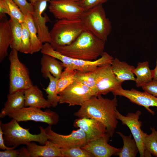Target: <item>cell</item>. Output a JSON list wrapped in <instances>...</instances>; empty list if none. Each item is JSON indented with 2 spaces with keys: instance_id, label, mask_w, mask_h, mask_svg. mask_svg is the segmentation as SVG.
Here are the masks:
<instances>
[{
  "instance_id": "obj_1",
  "label": "cell",
  "mask_w": 157,
  "mask_h": 157,
  "mask_svg": "<svg viewBox=\"0 0 157 157\" xmlns=\"http://www.w3.org/2000/svg\"><path fill=\"white\" fill-rule=\"evenodd\" d=\"M117 102L116 96L110 99L101 95L93 96L81 106L74 115L79 118L85 117L101 122L112 137L118 123L116 115Z\"/></svg>"
},
{
  "instance_id": "obj_2",
  "label": "cell",
  "mask_w": 157,
  "mask_h": 157,
  "mask_svg": "<svg viewBox=\"0 0 157 157\" xmlns=\"http://www.w3.org/2000/svg\"><path fill=\"white\" fill-rule=\"evenodd\" d=\"M105 42L85 29L71 44L57 47L55 49L72 58L92 61L102 55Z\"/></svg>"
},
{
  "instance_id": "obj_3",
  "label": "cell",
  "mask_w": 157,
  "mask_h": 157,
  "mask_svg": "<svg viewBox=\"0 0 157 157\" xmlns=\"http://www.w3.org/2000/svg\"><path fill=\"white\" fill-rule=\"evenodd\" d=\"M18 122L13 118L6 123H3L0 121V127L3 132L4 143L6 146L16 148L20 145H27L32 142L44 145L48 140L45 129L42 127H39V133L33 134L29 132V129L22 127Z\"/></svg>"
},
{
  "instance_id": "obj_4",
  "label": "cell",
  "mask_w": 157,
  "mask_h": 157,
  "mask_svg": "<svg viewBox=\"0 0 157 157\" xmlns=\"http://www.w3.org/2000/svg\"><path fill=\"white\" fill-rule=\"evenodd\" d=\"M42 54L53 56L61 62L63 67L82 72H86L94 70L98 67L111 63L113 58L104 51L101 57L94 61H89L72 58L63 55L57 51L49 43L43 44L40 51Z\"/></svg>"
},
{
  "instance_id": "obj_5",
  "label": "cell",
  "mask_w": 157,
  "mask_h": 157,
  "mask_svg": "<svg viewBox=\"0 0 157 157\" xmlns=\"http://www.w3.org/2000/svg\"><path fill=\"white\" fill-rule=\"evenodd\" d=\"M85 30L80 19H59L54 24L50 31L52 40L50 44L54 49L58 47L69 45Z\"/></svg>"
},
{
  "instance_id": "obj_6",
  "label": "cell",
  "mask_w": 157,
  "mask_h": 157,
  "mask_svg": "<svg viewBox=\"0 0 157 157\" xmlns=\"http://www.w3.org/2000/svg\"><path fill=\"white\" fill-rule=\"evenodd\" d=\"M80 19L85 29L98 38L107 40L112 29L111 22L107 17L102 5L85 11Z\"/></svg>"
},
{
  "instance_id": "obj_7",
  "label": "cell",
  "mask_w": 157,
  "mask_h": 157,
  "mask_svg": "<svg viewBox=\"0 0 157 157\" xmlns=\"http://www.w3.org/2000/svg\"><path fill=\"white\" fill-rule=\"evenodd\" d=\"M9 59L10 62L9 93L24 91L33 85L28 69L19 60L17 50L12 49Z\"/></svg>"
},
{
  "instance_id": "obj_8",
  "label": "cell",
  "mask_w": 157,
  "mask_h": 157,
  "mask_svg": "<svg viewBox=\"0 0 157 157\" xmlns=\"http://www.w3.org/2000/svg\"><path fill=\"white\" fill-rule=\"evenodd\" d=\"M8 116L18 122L32 121L51 126L56 124L59 120V116L55 112L49 109L43 111L41 108L32 107H24L10 113Z\"/></svg>"
},
{
  "instance_id": "obj_9",
  "label": "cell",
  "mask_w": 157,
  "mask_h": 157,
  "mask_svg": "<svg viewBox=\"0 0 157 157\" xmlns=\"http://www.w3.org/2000/svg\"><path fill=\"white\" fill-rule=\"evenodd\" d=\"M111 63L99 66L95 69L94 96L106 95L122 87V84L118 82L112 71Z\"/></svg>"
},
{
  "instance_id": "obj_10",
  "label": "cell",
  "mask_w": 157,
  "mask_h": 157,
  "mask_svg": "<svg viewBox=\"0 0 157 157\" xmlns=\"http://www.w3.org/2000/svg\"><path fill=\"white\" fill-rule=\"evenodd\" d=\"M58 94L60 97L59 104H67L69 106H81L94 96L91 89L75 81Z\"/></svg>"
},
{
  "instance_id": "obj_11",
  "label": "cell",
  "mask_w": 157,
  "mask_h": 157,
  "mask_svg": "<svg viewBox=\"0 0 157 157\" xmlns=\"http://www.w3.org/2000/svg\"><path fill=\"white\" fill-rule=\"evenodd\" d=\"M49 2V11L59 19H79L85 11L76 0H50Z\"/></svg>"
},
{
  "instance_id": "obj_12",
  "label": "cell",
  "mask_w": 157,
  "mask_h": 157,
  "mask_svg": "<svg viewBox=\"0 0 157 157\" xmlns=\"http://www.w3.org/2000/svg\"><path fill=\"white\" fill-rule=\"evenodd\" d=\"M48 140L60 148L67 149L74 147H82L87 143L86 135L81 129L73 130L68 135L59 134L53 131L51 126L45 128Z\"/></svg>"
},
{
  "instance_id": "obj_13",
  "label": "cell",
  "mask_w": 157,
  "mask_h": 157,
  "mask_svg": "<svg viewBox=\"0 0 157 157\" xmlns=\"http://www.w3.org/2000/svg\"><path fill=\"white\" fill-rule=\"evenodd\" d=\"M141 113V111L138 110L135 113H129L125 116L121 114L117 110L116 111L117 119L130 129L136 143L140 157H144L145 149L144 141L147 133L141 129L142 123L139 119Z\"/></svg>"
},
{
  "instance_id": "obj_14",
  "label": "cell",
  "mask_w": 157,
  "mask_h": 157,
  "mask_svg": "<svg viewBox=\"0 0 157 157\" xmlns=\"http://www.w3.org/2000/svg\"><path fill=\"white\" fill-rule=\"evenodd\" d=\"M50 0H38L33 5V20L37 30L38 38L42 43L51 44L52 42L50 31L46 25V23L49 22L50 19L46 13H43L48 2Z\"/></svg>"
},
{
  "instance_id": "obj_15",
  "label": "cell",
  "mask_w": 157,
  "mask_h": 157,
  "mask_svg": "<svg viewBox=\"0 0 157 157\" xmlns=\"http://www.w3.org/2000/svg\"><path fill=\"white\" fill-rule=\"evenodd\" d=\"M114 96H121L128 99L134 104L144 107L151 114L154 115V111L151 109L150 107L157 108V97L145 91L141 92L132 88L130 90H125L122 87L112 92Z\"/></svg>"
},
{
  "instance_id": "obj_16",
  "label": "cell",
  "mask_w": 157,
  "mask_h": 157,
  "mask_svg": "<svg viewBox=\"0 0 157 157\" xmlns=\"http://www.w3.org/2000/svg\"><path fill=\"white\" fill-rule=\"evenodd\" d=\"M33 142L19 149V157H63L60 148L48 140L43 146Z\"/></svg>"
},
{
  "instance_id": "obj_17",
  "label": "cell",
  "mask_w": 157,
  "mask_h": 157,
  "mask_svg": "<svg viewBox=\"0 0 157 157\" xmlns=\"http://www.w3.org/2000/svg\"><path fill=\"white\" fill-rule=\"evenodd\" d=\"M73 125L84 131L87 143L109 135L106 126L101 122L94 119L78 118L74 121Z\"/></svg>"
},
{
  "instance_id": "obj_18",
  "label": "cell",
  "mask_w": 157,
  "mask_h": 157,
  "mask_svg": "<svg viewBox=\"0 0 157 157\" xmlns=\"http://www.w3.org/2000/svg\"><path fill=\"white\" fill-rule=\"evenodd\" d=\"M110 136L108 135L99 139L88 142L81 148L96 157H110L119 151L117 148L109 144Z\"/></svg>"
},
{
  "instance_id": "obj_19",
  "label": "cell",
  "mask_w": 157,
  "mask_h": 157,
  "mask_svg": "<svg viewBox=\"0 0 157 157\" xmlns=\"http://www.w3.org/2000/svg\"><path fill=\"white\" fill-rule=\"evenodd\" d=\"M6 14L0 15V62L8 55V49L12 43L13 37L9 20Z\"/></svg>"
},
{
  "instance_id": "obj_20",
  "label": "cell",
  "mask_w": 157,
  "mask_h": 157,
  "mask_svg": "<svg viewBox=\"0 0 157 157\" xmlns=\"http://www.w3.org/2000/svg\"><path fill=\"white\" fill-rule=\"evenodd\" d=\"M25 107L39 108H49L51 106L43 97L42 91L37 85H32L24 91Z\"/></svg>"
},
{
  "instance_id": "obj_21",
  "label": "cell",
  "mask_w": 157,
  "mask_h": 157,
  "mask_svg": "<svg viewBox=\"0 0 157 157\" xmlns=\"http://www.w3.org/2000/svg\"><path fill=\"white\" fill-rule=\"evenodd\" d=\"M112 71L120 84L125 81H135V78L133 72L135 67L125 61H120L117 58L113 59L111 63Z\"/></svg>"
},
{
  "instance_id": "obj_22",
  "label": "cell",
  "mask_w": 157,
  "mask_h": 157,
  "mask_svg": "<svg viewBox=\"0 0 157 157\" xmlns=\"http://www.w3.org/2000/svg\"><path fill=\"white\" fill-rule=\"evenodd\" d=\"M24 91H18L7 95V100L0 113V117L3 118L10 113L25 107Z\"/></svg>"
},
{
  "instance_id": "obj_23",
  "label": "cell",
  "mask_w": 157,
  "mask_h": 157,
  "mask_svg": "<svg viewBox=\"0 0 157 157\" xmlns=\"http://www.w3.org/2000/svg\"><path fill=\"white\" fill-rule=\"evenodd\" d=\"M40 65L41 72L45 79L48 78L47 74L49 72L58 79L63 72V67L61 63L55 58L47 54H42Z\"/></svg>"
},
{
  "instance_id": "obj_24",
  "label": "cell",
  "mask_w": 157,
  "mask_h": 157,
  "mask_svg": "<svg viewBox=\"0 0 157 157\" xmlns=\"http://www.w3.org/2000/svg\"><path fill=\"white\" fill-rule=\"evenodd\" d=\"M133 72L136 76L135 82L137 87H142L153 79L154 70L149 68L147 61L139 62Z\"/></svg>"
},
{
  "instance_id": "obj_25",
  "label": "cell",
  "mask_w": 157,
  "mask_h": 157,
  "mask_svg": "<svg viewBox=\"0 0 157 157\" xmlns=\"http://www.w3.org/2000/svg\"><path fill=\"white\" fill-rule=\"evenodd\" d=\"M117 133L122 138L123 145L119 151L114 155L119 157H135L139 152V150L136 142L132 138V134L127 136L119 131Z\"/></svg>"
},
{
  "instance_id": "obj_26",
  "label": "cell",
  "mask_w": 157,
  "mask_h": 157,
  "mask_svg": "<svg viewBox=\"0 0 157 157\" xmlns=\"http://www.w3.org/2000/svg\"><path fill=\"white\" fill-rule=\"evenodd\" d=\"M24 22L27 25L30 33L31 42L30 54H32L40 51L43 44L38 37L37 30L33 20L32 15H25Z\"/></svg>"
},
{
  "instance_id": "obj_27",
  "label": "cell",
  "mask_w": 157,
  "mask_h": 157,
  "mask_svg": "<svg viewBox=\"0 0 157 157\" xmlns=\"http://www.w3.org/2000/svg\"><path fill=\"white\" fill-rule=\"evenodd\" d=\"M47 76L49 83L46 88H44L47 94V100L51 107H56L60 102L59 96L57 92V83L58 78L53 76L50 73H48Z\"/></svg>"
},
{
  "instance_id": "obj_28",
  "label": "cell",
  "mask_w": 157,
  "mask_h": 157,
  "mask_svg": "<svg viewBox=\"0 0 157 157\" xmlns=\"http://www.w3.org/2000/svg\"><path fill=\"white\" fill-rule=\"evenodd\" d=\"M9 21L11 27L13 41L10 46L12 49L20 52L21 47L22 28L21 23L15 18L10 17Z\"/></svg>"
},
{
  "instance_id": "obj_29",
  "label": "cell",
  "mask_w": 157,
  "mask_h": 157,
  "mask_svg": "<svg viewBox=\"0 0 157 157\" xmlns=\"http://www.w3.org/2000/svg\"><path fill=\"white\" fill-rule=\"evenodd\" d=\"M95 69L92 71L86 72L76 70L74 80L88 87L94 92L95 83Z\"/></svg>"
},
{
  "instance_id": "obj_30",
  "label": "cell",
  "mask_w": 157,
  "mask_h": 157,
  "mask_svg": "<svg viewBox=\"0 0 157 157\" xmlns=\"http://www.w3.org/2000/svg\"><path fill=\"white\" fill-rule=\"evenodd\" d=\"M76 72V70L65 68L57 81V90L58 94L74 82Z\"/></svg>"
},
{
  "instance_id": "obj_31",
  "label": "cell",
  "mask_w": 157,
  "mask_h": 157,
  "mask_svg": "<svg viewBox=\"0 0 157 157\" xmlns=\"http://www.w3.org/2000/svg\"><path fill=\"white\" fill-rule=\"evenodd\" d=\"M151 133L146 134L144 139V145L145 151L150 153L153 156L157 157V140L154 127H150Z\"/></svg>"
},
{
  "instance_id": "obj_32",
  "label": "cell",
  "mask_w": 157,
  "mask_h": 157,
  "mask_svg": "<svg viewBox=\"0 0 157 157\" xmlns=\"http://www.w3.org/2000/svg\"><path fill=\"white\" fill-rule=\"evenodd\" d=\"M63 157H94L90 153L85 150L81 147H74L69 148H60Z\"/></svg>"
},
{
  "instance_id": "obj_33",
  "label": "cell",
  "mask_w": 157,
  "mask_h": 157,
  "mask_svg": "<svg viewBox=\"0 0 157 157\" xmlns=\"http://www.w3.org/2000/svg\"><path fill=\"white\" fill-rule=\"evenodd\" d=\"M22 28L21 47L20 52L26 54L30 53L31 42L29 31L26 23H21Z\"/></svg>"
},
{
  "instance_id": "obj_34",
  "label": "cell",
  "mask_w": 157,
  "mask_h": 157,
  "mask_svg": "<svg viewBox=\"0 0 157 157\" xmlns=\"http://www.w3.org/2000/svg\"><path fill=\"white\" fill-rule=\"evenodd\" d=\"M8 13L10 17H13L20 23L24 21V15L13 0H5Z\"/></svg>"
},
{
  "instance_id": "obj_35",
  "label": "cell",
  "mask_w": 157,
  "mask_h": 157,
  "mask_svg": "<svg viewBox=\"0 0 157 157\" xmlns=\"http://www.w3.org/2000/svg\"><path fill=\"white\" fill-rule=\"evenodd\" d=\"M25 15H32L34 11L33 6L27 0H13Z\"/></svg>"
},
{
  "instance_id": "obj_36",
  "label": "cell",
  "mask_w": 157,
  "mask_h": 157,
  "mask_svg": "<svg viewBox=\"0 0 157 157\" xmlns=\"http://www.w3.org/2000/svg\"><path fill=\"white\" fill-rule=\"evenodd\" d=\"M108 0H82L77 1L78 4L85 11L106 3Z\"/></svg>"
},
{
  "instance_id": "obj_37",
  "label": "cell",
  "mask_w": 157,
  "mask_h": 157,
  "mask_svg": "<svg viewBox=\"0 0 157 157\" xmlns=\"http://www.w3.org/2000/svg\"><path fill=\"white\" fill-rule=\"evenodd\" d=\"M142 87L144 91L157 97V80L153 79Z\"/></svg>"
},
{
  "instance_id": "obj_38",
  "label": "cell",
  "mask_w": 157,
  "mask_h": 157,
  "mask_svg": "<svg viewBox=\"0 0 157 157\" xmlns=\"http://www.w3.org/2000/svg\"><path fill=\"white\" fill-rule=\"evenodd\" d=\"M6 149L0 151V157H19L20 150L19 149Z\"/></svg>"
},
{
  "instance_id": "obj_39",
  "label": "cell",
  "mask_w": 157,
  "mask_h": 157,
  "mask_svg": "<svg viewBox=\"0 0 157 157\" xmlns=\"http://www.w3.org/2000/svg\"><path fill=\"white\" fill-rule=\"evenodd\" d=\"M15 147H8L5 144L4 140L3 138V133L0 127V148L4 150L12 149H15Z\"/></svg>"
},
{
  "instance_id": "obj_40",
  "label": "cell",
  "mask_w": 157,
  "mask_h": 157,
  "mask_svg": "<svg viewBox=\"0 0 157 157\" xmlns=\"http://www.w3.org/2000/svg\"><path fill=\"white\" fill-rule=\"evenodd\" d=\"M154 70V76L153 79L157 80V56L156 60V66L155 68L153 69Z\"/></svg>"
},
{
  "instance_id": "obj_41",
  "label": "cell",
  "mask_w": 157,
  "mask_h": 157,
  "mask_svg": "<svg viewBox=\"0 0 157 157\" xmlns=\"http://www.w3.org/2000/svg\"><path fill=\"white\" fill-rule=\"evenodd\" d=\"M38 0H28L31 4L33 6L35 4V2Z\"/></svg>"
},
{
  "instance_id": "obj_42",
  "label": "cell",
  "mask_w": 157,
  "mask_h": 157,
  "mask_svg": "<svg viewBox=\"0 0 157 157\" xmlns=\"http://www.w3.org/2000/svg\"><path fill=\"white\" fill-rule=\"evenodd\" d=\"M155 135H156V140H157V127L156 130H155Z\"/></svg>"
},
{
  "instance_id": "obj_43",
  "label": "cell",
  "mask_w": 157,
  "mask_h": 157,
  "mask_svg": "<svg viewBox=\"0 0 157 157\" xmlns=\"http://www.w3.org/2000/svg\"><path fill=\"white\" fill-rule=\"evenodd\" d=\"M76 1H81V0H76Z\"/></svg>"
}]
</instances>
